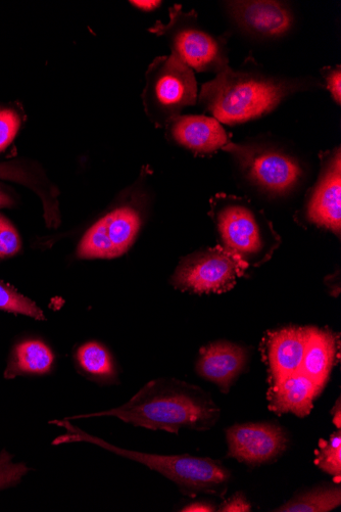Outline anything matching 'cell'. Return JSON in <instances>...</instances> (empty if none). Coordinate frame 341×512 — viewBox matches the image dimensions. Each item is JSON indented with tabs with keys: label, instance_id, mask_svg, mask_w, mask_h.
Listing matches in <instances>:
<instances>
[{
	"label": "cell",
	"instance_id": "cell-22",
	"mask_svg": "<svg viewBox=\"0 0 341 512\" xmlns=\"http://www.w3.org/2000/svg\"><path fill=\"white\" fill-rule=\"evenodd\" d=\"M315 464L324 473L334 477L337 481L341 476V434L338 430L329 440H321L316 451Z\"/></svg>",
	"mask_w": 341,
	"mask_h": 512
},
{
	"label": "cell",
	"instance_id": "cell-11",
	"mask_svg": "<svg viewBox=\"0 0 341 512\" xmlns=\"http://www.w3.org/2000/svg\"><path fill=\"white\" fill-rule=\"evenodd\" d=\"M226 8L236 25L259 39H277L295 25L294 13L287 5L274 0L228 2Z\"/></svg>",
	"mask_w": 341,
	"mask_h": 512
},
{
	"label": "cell",
	"instance_id": "cell-7",
	"mask_svg": "<svg viewBox=\"0 0 341 512\" xmlns=\"http://www.w3.org/2000/svg\"><path fill=\"white\" fill-rule=\"evenodd\" d=\"M223 151L235 159L250 182L270 195L281 196L291 192L304 174L297 160L269 147L230 142Z\"/></svg>",
	"mask_w": 341,
	"mask_h": 512
},
{
	"label": "cell",
	"instance_id": "cell-10",
	"mask_svg": "<svg viewBox=\"0 0 341 512\" xmlns=\"http://www.w3.org/2000/svg\"><path fill=\"white\" fill-rule=\"evenodd\" d=\"M228 457L258 467L276 460L287 449L285 431L270 423L235 425L226 431Z\"/></svg>",
	"mask_w": 341,
	"mask_h": 512
},
{
	"label": "cell",
	"instance_id": "cell-12",
	"mask_svg": "<svg viewBox=\"0 0 341 512\" xmlns=\"http://www.w3.org/2000/svg\"><path fill=\"white\" fill-rule=\"evenodd\" d=\"M323 168L306 206L307 219L337 235L341 229V154L337 148L322 157Z\"/></svg>",
	"mask_w": 341,
	"mask_h": 512
},
{
	"label": "cell",
	"instance_id": "cell-16",
	"mask_svg": "<svg viewBox=\"0 0 341 512\" xmlns=\"http://www.w3.org/2000/svg\"><path fill=\"white\" fill-rule=\"evenodd\" d=\"M322 388L301 371L272 383L268 393L269 409L276 414L309 415Z\"/></svg>",
	"mask_w": 341,
	"mask_h": 512
},
{
	"label": "cell",
	"instance_id": "cell-21",
	"mask_svg": "<svg viewBox=\"0 0 341 512\" xmlns=\"http://www.w3.org/2000/svg\"><path fill=\"white\" fill-rule=\"evenodd\" d=\"M0 310L28 316L39 321L46 319L44 312L35 302L2 281H0Z\"/></svg>",
	"mask_w": 341,
	"mask_h": 512
},
{
	"label": "cell",
	"instance_id": "cell-4",
	"mask_svg": "<svg viewBox=\"0 0 341 512\" xmlns=\"http://www.w3.org/2000/svg\"><path fill=\"white\" fill-rule=\"evenodd\" d=\"M210 216L220 247L248 269L267 262L280 245L272 223L248 199L218 194L211 200Z\"/></svg>",
	"mask_w": 341,
	"mask_h": 512
},
{
	"label": "cell",
	"instance_id": "cell-32",
	"mask_svg": "<svg viewBox=\"0 0 341 512\" xmlns=\"http://www.w3.org/2000/svg\"><path fill=\"white\" fill-rule=\"evenodd\" d=\"M333 414V424L340 429V421H341V408H340V399L337 400V403L332 410Z\"/></svg>",
	"mask_w": 341,
	"mask_h": 512
},
{
	"label": "cell",
	"instance_id": "cell-9",
	"mask_svg": "<svg viewBox=\"0 0 341 512\" xmlns=\"http://www.w3.org/2000/svg\"><path fill=\"white\" fill-rule=\"evenodd\" d=\"M141 226L139 212L119 207L93 224L83 237L78 255L84 259H109L124 254L135 241Z\"/></svg>",
	"mask_w": 341,
	"mask_h": 512
},
{
	"label": "cell",
	"instance_id": "cell-30",
	"mask_svg": "<svg viewBox=\"0 0 341 512\" xmlns=\"http://www.w3.org/2000/svg\"><path fill=\"white\" fill-rule=\"evenodd\" d=\"M130 4L143 12H153L161 6V2H152V0H137V2H130Z\"/></svg>",
	"mask_w": 341,
	"mask_h": 512
},
{
	"label": "cell",
	"instance_id": "cell-27",
	"mask_svg": "<svg viewBox=\"0 0 341 512\" xmlns=\"http://www.w3.org/2000/svg\"><path fill=\"white\" fill-rule=\"evenodd\" d=\"M324 84L330 92L331 98L338 106L341 104V67H325L321 70Z\"/></svg>",
	"mask_w": 341,
	"mask_h": 512
},
{
	"label": "cell",
	"instance_id": "cell-28",
	"mask_svg": "<svg viewBox=\"0 0 341 512\" xmlns=\"http://www.w3.org/2000/svg\"><path fill=\"white\" fill-rule=\"evenodd\" d=\"M252 505L245 495L236 493L226 500L219 508L221 512H250Z\"/></svg>",
	"mask_w": 341,
	"mask_h": 512
},
{
	"label": "cell",
	"instance_id": "cell-3",
	"mask_svg": "<svg viewBox=\"0 0 341 512\" xmlns=\"http://www.w3.org/2000/svg\"><path fill=\"white\" fill-rule=\"evenodd\" d=\"M50 424L66 430V434L58 437L53 445L89 443L103 448L161 474L173 482L182 494L189 497H196L201 493L222 496L231 481V473L218 460L189 454L160 455L122 449L82 431L70 421H52Z\"/></svg>",
	"mask_w": 341,
	"mask_h": 512
},
{
	"label": "cell",
	"instance_id": "cell-6",
	"mask_svg": "<svg viewBox=\"0 0 341 512\" xmlns=\"http://www.w3.org/2000/svg\"><path fill=\"white\" fill-rule=\"evenodd\" d=\"M169 17V23L157 22L149 31L167 39L172 55L193 72L217 75L229 68L226 41L204 29L196 11L184 12L175 5Z\"/></svg>",
	"mask_w": 341,
	"mask_h": 512
},
{
	"label": "cell",
	"instance_id": "cell-23",
	"mask_svg": "<svg viewBox=\"0 0 341 512\" xmlns=\"http://www.w3.org/2000/svg\"><path fill=\"white\" fill-rule=\"evenodd\" d=\"M24 462H14V456L4 449L0 452V492L17 487L30 473Z\"/></svg>",
	"mask_w": 341,
	"mask_h": 512
},
{
	"label": "cell",
	"instance_id": "cell-26",
	"mask_svg": "<svg viewBox=\"0 0 341 512\" xmlns=\"http://www.w3.org/2000/svg\"><path fill=\"white\" fill-rule=\"evenodd\" d=\"M0 178L19 182L34 190L40 197L39 185L41 184L35 175L24 165L17 163L0 164Z\"/></svg>",
	"mask_w": 341,
	"mask_h": 512
},
{
	"label": "cell",
	"instance_id": "cell-15",
	"mask_svg": "<svg viewBox=\"0 0 341 512\" xmlns=\"http://www.w3.org/2000/svg\"><path fill=\"white\" fill-rule=\"evenodd\" d=\"M309 328H285L269 334L266 359L272 383L301 370L308 341Z\"/></svg>",
	"mask_w": 341,
	"mask_h": 512
},
{
	"label": "cell",
	"instance_id": "cell-1",
	"mask_svg": "<svg viewBox=\"0 0 341 512\" xmlns=\"http://www.w3.org/2000/svg\"><path fill=\"white\" fill-rule=\"evenodd\" d=\"M221 410L210 394L176 379L146 384L127 403L110 410L76 415L66 421L112 416L152 431L178 434L181 430L207 431L219 421Z\"/></svg>",
	"mask_w": 341,
	"mask_h": 512
},
{
	"label": "cell",
	"instance_id": "cell-19",
	"mask_svg": "<svg viewBox=\"0 0 341 512\" xmlns=\"http://www.w3.org/2000/svg\"><path fill=\"white\" fill-rule=\"evenodd\" d=\"M341 504L339 485L315 487L282 504L278 512H328Z\"/></svg>",
	"mask_w": 341,
	"mask_h": 512
},
{
	"label": "cell",
	"instance_id": "cell-25",
	"mask_svg": "<svg viewBox=\"0 0 341 512\" xmlns=\"http://www.w3.org/2000/svg\"><path fill=\"white\" fill-rule=\"evenodd\" d=\"M22 120L17 111L10 108L0 109V153L14 141Z\"/></svg>",
	"mask_w": 341,
	"mask_h": 512
},
{
	"label": "cell",
	"instance_id": "cell-8",
	"mask_svg": "<svg viewBox=\"0 0 341 512\" xmlns=\"http://www.w3.org/2000/svg\"><path fill=\"white\" fill-rule=\"evenodd\" d=\"M247 267L222 247L209 248L184 258L178 265L172 285L196 294L230 291Z\"/></svg>",
	"mask_w": 341,
	"mask_h": 512
},
{
	"label": "cell",
	"instance_id": "cell-2",
	"mask_svg": "<svg viewBox=\"0 0 341 512\" xmlns=\"http://www.w3.org/2000/svg\"><path fill=\"white\" fill-rule=\"evenodd\" d=\"M309 87L310 83L303 79L229 67L203 85L199 100L220 123L236 125L270 114L286 99Z\"/></svg>",
	"mask_w": 341,
	"mask_h": 512
},
{
	"label": "cell",
	"instance_id": "cell-24",
	"mask_svg": "<svg viewBox=\"0 0 341 512\" xmlns=\"http://www.w3.org/2000/svg\"><path fill=\"white\" fill-rule=\"evenodd\" d=\"M21 238L14 225L0 214V259L10 258L20 252Z\"/></svg>",
	"mask_w": 341,
	"mask_h": 512
},
{
	"label": "cell",
	"instance_id": "cell-29",
	"mask_svg": "<svg viewBox=\"0 0 341 512\" xmlns=\"http://www.w3.org/2000/svg\"><path fill=\"white\" fill-rule=\"evenodd\" d=\"M183 512H212L216 511V506L209 501H197L186 505L181 509Z\"/></svg>",
	"mask_w": 341,
	"mask_h": 512
},
{
	"label": "cell",
	"instance_id": "cell-17",
	"mask_svg": "<svg viewBox=\"0 0 341 512\" xmlns=\"http://www.w3.org/2000/svg\"><path fill=\"white\" fill-rule=\"evenodd\" d=\"M337 339L329 331L309 328L301 372L324 389L335 362Z\"/></svg>",
	"mask_w": 341,
	"mask_h": 512
},
{
	"label": "cell",
	"instance_id": "cell-5",
	"mask_svg": "<svg viewBox=\"0 0 341 512\" xmlns=\"http://www.w3.org/2000/svg\"><path fill=\"white\" fill-rule=\"evenodd\" d=\"M141 99L151 122L156 127H166L185 108L197 105L196 76L176 56L159 57L146 70Z\"/></svg>",
	"mask_w": 341,
	"mask_h": 512
},
{
	"label": "cell",
	"instance_id": "cell-13",
	"mask_svg": "<svg viewBox=\"0 0 341 512\" xmlns=\"http://www.w3.org/2000/svg\"><path fill=\"white\" fill-rule=\"evenodd\" d=\"M172 142L198 155H210L223 150L231 141L221 123L204 115H184L166 126Z\"/></svg>",
	"mask_w": 341,
	"mask_h": 512
},
{
	"label": "cell",
	"instance_id": "cell-18",
	"mask_svg": "<svg viewBox=\"0 0 341 512\" xmlns=\"http://www.w3.org/2000/svg\"><path fill=\"white\" fill-rule=\"evenodd\" d=\"M55 356L50 347L39 340H26L12 350L5 378L14 380L24 376H42L50 372Z\"/></svg>",
	"mask_w": 341,
	"mask_h": 512
},
{
	"label": "cell",
	"instance_id": "cell-20",
	"mask_svg": "<svg viewBox=\"0 0 341 512\" xmlns=\"http://www.w3.org/2000/svg\"><path fill=\"white\" fill-rule=\"evenodd\" d=\"M81 368L89 376L100 380H113L116 370L113 359L105 347L97 343H87L77 352Z\"/></svg>",
	"mask_w": 341,
	"mask_h": 512
},
{
	"label": "cell",
	"instance_id": "cell-31",
	"mask_svg": "<svg viewBox=\"0 0 341 512\" xmlns=\"http://www.w3.org/2000/svg\"><path fill=\"white\" fill-rule=\"evenodd\" d=\"M14 204L15 201L12 196L0 185V208H9Z\"/></svg>",
	"mask_w": 341,
	"mask_h": 512
},
{
	"label": "cell",
	"instance_id": "cell-14",
	"mask_svg": "<svg viewBox=\"0 0 341 512\" xmlns=\"http://www.w3.org/2000/svg\"><path fill=\"white\" fill-rule=\"evenodd\" d=\"M247 361L248 352L245 348L229 342H217L201 350L197 372L227 394L245 370Z\"/></svg>",
	"mask_w": 341,
	"mask_h": 512
}]
</instances>
